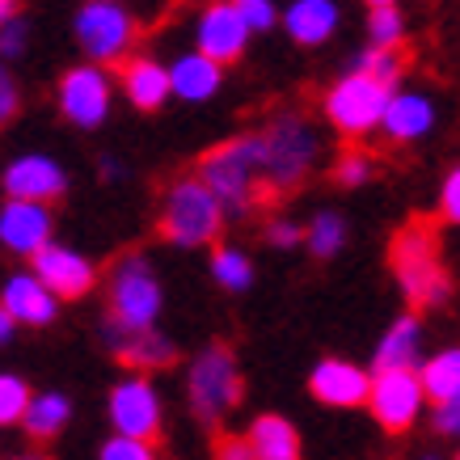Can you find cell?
Masks as SVG:
<instances>
[{
  "mask_svg": "<svg viewBox=\"0 0 460 460\" xmlns=\"http://www.w3.org/2000/svg\"><path fill=\"white\" fill-rule=\"evenodd\" d=\"M106 414H111L114 431H119V435H136V439H156V435H161V422H165L161 393L153 389V380H144V376L119 380V385L111 389Z\"/></svg>",
  "mask_w": 460,
  "mask_h": 460,
  "instance_id": "8fae6325",
  "label": "cell"
},
{
  "mask_svg": "<svg viewBox=\"0 0 460 460\" xmlns=\"http://www.w3.org/2000/svg\"><path fill=\"white\" fill-rule=\"evenodd\" d=\"M422 363V321L414 313L397 317L385 330V338L376 342V359L372 367L376 372H389V367H419Z\"/></svg>",
  "mask_w": 460,
  "mask_h": 460,
  "instance_id": "603a6c76",
  "label": "cell"
},
{
  "mask_svg": "<svg viewBox=\"0 0 460 460\" xmlns=\"http://www.w3.org/2000/svg\"><path fill=\"white\" fill-rule=\"evenodd\" d=\"M266 241H270L275 250H292V245H300V241H305V228H300L296 220H270Z\"/></svg>",
  "mask_w": 460,
  "mask_h": 460,
  "instance_id": "f35d334b",
  "label": "cell"
},
{
  "mask_svg": "<svg viewBox=\"0 0 460 460\" xmlns=\"http://www.w3.org/2000/svg\"><path fill=\"white\" fill-rule=\"evenodd\" d=\"M376 4H397V0H367V9H376Z\"/></svg>",
  "mask_w": 460,
  "mask_h": 460,
  "instance_id": "f6af8a7d",
  "label": "cell"
},
{
  "mask_svg": "<svg viewBox=\"0 0 460 460\" xmlns=\"http://www.w3.org/2000/svg\"><path fill=\"white\" fill-rule=\"evenodd\" d=\"M250 22L241 17L233 0H211L195 22V47L208 51L211 59H220V64H237L250 47Z\"/></svg>",
  "mask_w": 460,
  "mask_h": 460,
  "instance_id": "4fadbf2b",
  "label": "cell"
},
{
  "mask_svg": "<svg viewBox=\"0 0 460 460\" xmlns=\"http://www.w3.org/2000/svg\"><path fill=\"white\" fill-rule=\"evenodd\" d=\"M56 237V220L51 208L39 199H4L0 203V245L17 258H34L42 245H51Z\"/></svg>",
  "mask_w": 460,
  "mask_h": 460,
  "instance_id": "7c38bea8",
  "label": "cell"
},
{
  "mask_svg": "<svg viewBox=\"0 0 460 460\" xmlns=\"http://www.w3.org/2000/svg\"><path fill=\"white\" fill-rule=\"evenodd\" d=\"M431 422L444 439H460V393L456 397H447V402H435Z\"/></svg>",
  "mask_w": 460,
  "mask_h": 460,
  "instance_id": "d590c367",
  "label": "cell"
},
{
  "mask_svg": "<svg viewBox=\"0 0 460 460\" xmlns=\"http://www.w3.org/2000/svg\"><path fill=\"white\" fill-rule=\"evenodd\" d=\"M241 9V17L250 22L253 34H266V30L275 26V22H283V13L275 9V0H233Z\"/></svg>",
  "mask_w": 460,
  "mask_h": 460,
  "instance_id": "e575fe53",
  "label": "cell"
},
{
  "mask_svg": "<svg viewBox=\"0 0 460 460\" xmlns=\"http://www.w3.org/2000/svg\"><path fill=\"white\" fill-rule=\"evenodd\" d=\"M17 106H22V89H17L13 72L4 68V59H0V127L9 123V119H13Z\"/></svg>",
  "mask_w": 460,
  "mask_h": 460,
  "instance_id": "74e56055",
  "label": "cell"
},
{
  "mask_svg": "<svg viewBox=\"0 0 460 460\" xmlns=\"http://www.w3.org/2000/svg\"><path fill=\"white\" fill-rule=\"evenodd\" d=\"M372 376L376 372H363L350 359H321L308 372V393L330 410H355V405H367V397H372Z\"/></svg>",
  "mask_w": 460,
  "mask_h": 460,
  "instance_id": "5bb4252c",
  "label": "cell"
},
{
  "mask_svg": "<svg viewBox=\"0 0 460 460\" xmlns=\"http://www.w3.org/2000/svg\"><path fill=\"white\" fill-rule=\"evenodd\" d=\"M367 42H376V47H402L405 42V17L397 4H376L367 13Z\"/></svg>",
  "mask_w": 460,
  "mask_h": 460,
  "instance_id": "f546056e",
  "label": "cell"
},
{
  "mask_svg": "<svg viewBox=\"0 0 460 460\" xmlns=\"http://www.w3.org/2000/svg\"><path fill=\"white\" fill-rule=\"evenodd\" d=\"M305 245L313 258H334L347 245V220L338 211H317L305 228Z\"/></svg>",
  "mask_w": 460,
  "mask_h": 460,
  "instance_id": "83f0119b",
  "label": "cell"
},
{
  "mask_svg": "<svg viewBox=\"0 0 460 460\" xmlns=\"http://www.w3.org/2000/svg\"><path fill=\"white\" fill-rule=\"evenodd\" d=\"M266 140L262 136H233L199 161V178L220 195L228 216H245L253 208L258 181H266Z\"/></svg>",
  "mask_w": 460,
  "mask_h": 460,
  "instance_id": "7a4b0ae2",
  "label": "cell"
},
{
  "mask_svg": "<svg viewBox=\"0 0 460 460\" xmlns=\"http://www.w3.org/2000/svg\"><path fill=\"white\" fill-rule=\"evenodd\" d=\"M102 342H106V350L111 355H119L123 363H131V367H140V372H148V367H165L169 359H173V342H169L161 330H127V325H119V321H106L102 325Z\"/></svg>",
  "mask_w": 460,
  "mask_h": 460,
  "instance_id": "d6986e66",
  "label": "cell"
},
{
  "mask_svg": "<svg viewBox=\"0 0 460 460\" xmlns=\"http://www.w3.org/2000/svg\"><path fill=\"white\" fill-rule=\"evenodd\" d=\"M98 460H156L153 439H136V435H119L114 431L106 444H102Z\"/></svg>",
  "mask_w": 460,
  "mask_h": 460,
  "instance_id": "1f68e13d",
  "label": "cell"
},
{
  "mask_svg": "<svg viewBox=\"0 0 460 460\" xmlns=\"http://www.w3.org/2000/svg\"><path fill=\"white\" fill-rule=\"evenodd\" d=\"M68 190V173L56 156L47 153H22L4 165V195L13 199H39V203H56Z\"/></svg>",
  "mask_w": 460,
  "mask_h": 460,
  "instance_id": "2e32d148",
  "label": "cell"
},
{
  "mask_svg": "<svg viewBox=\"0 0 460 460\" xmlns=\"http://www.w3.org/2000/svg\"><path fill=\"white\" fill-rule=\"evenodd\" d=\"M72 34L84 59L93 64H123L127 51L136 47V13L119 0H84L72 17Z\"/></svg>",
  "mask_w": 460,
  "mask_h": 460,
  "instance_id": "52a82bcc",
  "label": "cell"
},
{
  "mask_svg": "<svg viewBox=\"0 0 460 460\" xmlns=\"http://www.w3.org/2000/svg\"><path fill=\"white\" fill-rule=\"evenodd\" d=\"M456 460H460V456H456Z\"/></svg>",
  "mask_w": 460,
  "mask_h": 460,
  "instance_id": "7dc6e473",
  "label": "cell"
},
{
  "mask_svg": "<svg viewBox=\"0 0 460 460\" xmlns=\"http://www.w3.org/2000/svg\"><path fill=\"white\" fill-rule=\"evenodd\" d=\"M427 402H431V397H427V385H422L419 367H389V372H376V376H372L367 410H372V419H376L385 431H393V435L410 431V427L422 419Z\"/></svg>",
  "mask_w": 460,
  "mask_h": 460,
  "instance_id": "30bf717a",
  "label": "cell"
},
{
  "mask_svg": "<svg viewBox=\"0 0 460 460\" xmlns=\"http://www.w3.org/2000/svg\"><path fill=\"white\" fill-rule=\"evenodd\" d=\"M169 81H173V98L199 106V102H211L220 93L224 64L195 47V51H186V56H178L169 64Z\"/></svg>",
  "mask_w": 460,
  "mask_h": 460,
  "instance_id": "ffe728a7",
  "label": "cell"
},
{
  "mask_svg": "<svg viewBox=\"0 0 460 460\" xmlns=\"http://www.w3.org/2000/svg\"><path fill=\"white\" fill-rule=\"evenodd\" d=\"M13 460H47L42 452H22V456H13Z\"/></svg>",
  "mask_w": 460,
  "mask_h": 460,
  "instance_id": "ee69618b",
  "label": "cell"
},
{
  "mask_svg": "<svg viewBox=\"0 0 460 460\" xmlns=\"http://www.w3.org/2000/svg\"><path fill=\"white\" fill-rule=\"evenodd\" d=\"M30 270H34V275H39V279L59 296V300H81V296L93 288V279H98L93 262H89L84 253L59 245V241L42 245V250L30 258Z\"/></svg>",
  "mask_w": 460,
  "mask_h": 460,
  "instance_id": "9a60e30c",
  "label": "cell"
},
{
  "mask_svg": "<svg viewBox=\"0 0 460 460\" xmlns=\"http://www.w3.org/2000/svg\"><path fill=\"white\" fill-rule=\"evenodd\" d=\"M0 305L9 308L17 317V325H26V330H42V325H51L59 317V296L34 270L9 275L4 288H0Z\"/></svg>",
  "mask_w": 460,
  "mask_h": 460,
  "instance_id": "ac0fdd59",
  "label": "cell"
},
{
  "mask_svg": "<svg viewBox=\"0 0 460 460\" xmlns=\"http://www.w3.org/2000/svg\"><path fill=\"white\" fill-rule=\"evenodd\" d=\"M68 419H72V402L64 393H34L26 405L22 427H26L30 439H56V435L68 427Z\"/></svg>",
  "mask_w": 460,
  "mask_h": 460,
  "instance_id": "d4e9b609",
  "label": "cell"
},
{
  "mask_svg": "<svg viewBox=\"0 0 460 460\" xmlns=\"http://www.w3.org/2000/svg\"><path fill=\"white\" fill-rule=\"evenodd\" d=\"M338 22H342L338 0H292V4L283 9V30H288V39L300 42V47L330 42Z\"/></svg>",
  "mask_w": 460,
  "mask_h": 460,
  "instance_id": "44dd1931",
  "label": "cell"
},
{
  "mask_svg": "<svg viewBox=\"0 0 460 460\" xmlns=\"http://www.w3.org/2000/svg\"><path fill=\"white\" fill-rule=\"evenodd\" d=\"M435 123H439V111H435L431 93H422V89H393L380 131L393 144H419L435 131Z\"/></svg>",
  "mask_w": 460,
  "mask_h": 460,
  "instance_id": "e0dca14e",
  "label": "cell"
},
{
  "mask_svg": "<svg viewBox=\"0 0 460 460\" xmlns=\"http://www.w3.org/2000/svg\"><path fill=\"white\" fill-rule=\"evenodd\" d=\"M266 140V186L270 190H296L308 178V169L317 165L321 136L305 114H279L275 123L262 131Z\"/></svg>",
  "mask_w": 460,
  "mask_h": 460,
  "instance_id": "8992f818",
  "label": "cell"
},
{
  "mask_svg": "<svg viewBox=\"0 0 460 460\" xmlns=\"http://www.w3.org/2000/svg\"><path fill=\"white\" fill-rule=\"evenodd\" d=\"M13 17H17V0H0V26L13 22Z\"/></svg>",
  "mask_w": 460,
  "mask_h": 460,
  "instance_id": "b9f144b4",
  "label": "cell"
},
{
  "mask_svg": "<svg viewBox=\"0 0 460 460\" xmlns=\"http://www.w3.org/2000/svg\"><path fill=\"white\" fill-rule=\"evenodd\" d=\"M393 275H397V288L414 308H435L452 296V279L444 270V258H439V241H435L431 224H405L402 233L393 237L389 250Z\"/></svg>",
  "mask_w": 460,
  "mask_h": 460,
  "instance_id": "6da1fadb",
  "label": "cell"
},
{
  "mask_svg": "<svg viewBox=\"0 0 460 460\" xmlns=\"http://www.w3.org/2000/svg\"><path fill=\"white\" fill-rule=\"evenodd\" d=\"M245 435L258 460H300V431L283 414H258Z\"/></svg>",
  "mask_w": 460,
  "mask_h": 460,
  "instance_id": "cb8c5ba5",
  "label": "cell"
},
{
  "mask_svg": "<svg viewBox=\"0 0 460 460\" xmlns=\"http://www.w3.org/2000/svg\"><path fill=\"white\" fill-rule=\"evenodd\" d=\"M13 334H17V317L0 305V347H9V342H13Z\"/></svg>",
  "mask_w": 460,
  "mask_h": 460,
  "instance_id": "60d3db41",
  "label": "cell"
},
{
  "mask_svg": "<svg viewBox=\"0 0 460 460\" xmlns=\"http://www.w3.org/2000/svg\"><path fill=\"white\" fill-rule=\"evenodd\" d=\"M56 102H59V114L72 127H84V131L102 127L111 119V102H114V84H111L106 64L84 59V64L68 68L56 84Z\"/></svg>",
  "mask_w": 460,
  "mask_h": 460,
  "instance_id": "9c48e42d",
  "label": "cell"
},
{
  "mask_svg": "<svg viewBox=\"0 0 460 460\" xmlns=\"http://www.w3.org/2000/svg\"><path fill=\"white\" fill-rule=\"evenodd\" d=\"M439 216H444L447 224H460V165L452 169L444 178V186H439Z\"/></svg>",
  "mask_w": 460,
  "mask_h": 460,
  "instance_id": "8d00e7d4",
  "label": "cell"
},
{
  "mask_svg": "<svg viewBox=\"0 0 460 460\" xmlns=\"http://www.w3.org/2000/svg\"><path fill=\"white\" fill-rule=\"evenodd\" d=\"M123 93L136 111H161L169 98H173V81H169V68L156 64L148 56L123 59Z\"/></svg>",
  "mask_w": 460,
  "mask_h": 460,
  "instance_id": "7402d4cb",
  "label": "cell"
},
{
  "mask_svg": "<svg viewBox=\"0 0 460 460\" xmlns=\"http://www.w3.org/2000/svg\"><path fill=\"white\" fill-rule=\"evenodd\" d=\"M389 98H393V84H385L380 76H372V72L350 68L347 76H338V81L325 89L321 111H325V119H330L334 131L359 140V136L380 131L385 111H389Z\"/></svg>",
  "mask_w": 460,
  "mask_h": 460,
  "instance_id": "277c9868",
  "label": "cell"
},
{
  "mask_svg": "<svg viewBox=\"0 0 460 460\" xmlns=\"http://www.w3.org/2000/svg\"><path fill=\"white\" fill-rule=\"evenodd\" d=\"M355 68L372 72V76H380L385 84L397 89V81H402V72H405V56H402V47H376V42H367V51L355 56Z\"/></svg>",
  "mask_w": 460,
  "mask_h": 460,
  "instance_id": "f1b7e54d",
  "label": "cell"
},
{
  "mask_svg": "<svg viewBox=\"0 0 460 460\" xmlns=\"http://www.w3.org/2000/svg\"><path fill=\"white\" fill-rule=\"evenodd\" d=\"M224 228V203L208 181L199 178H178L165 190V211H161V233L181 250H199L208 241L220 237Z\"/></svg>",
  "mask_w": 460,
  "mask_h": 460,
  "instance_id": "3957f363",
  "label": "cell"
},
{
  "mask_svg": "<svg viewBox=\"0 0 460 460\" xmlns=\"http://www.w3.org/2000/svg\"><path fill=\"white\" fill-rule=\"evenodd\" d=\"M30 385L13 372H0V427H17L26 419V405H30Z\"/></svg>",
  "mask_w": 460,
  "mask_h": 460,
  "instance_id": "4dcf8cb0",
  "label": "cell"
},
{
  "mask_svg": "<svg viewBox=\"0 0 460 460\" xmlns=\"http://www.w3.org/2000/svg\"><path fill=\"white\" fill-rule=\"evenodd\" d=\"M211 279L220 283L224 292H250V283H253L250 253H241L237 245H220V250L211 253Z\"/></svg>",
  "mask_w": 460,
  "mask_h": 460,
  "instance_id": "4316f807",
  "label": "cell"
},
{
  "mask_svg": "<svg viewBox=\"0 0 460 460\" xmlns=\"http://www.w3.org/2000/svg\"><path fill=\"white\" fill-rule=\"evenodd\" d=\"M422 460H444V456H435V452H427V456H422Z\"/></svg>",
  "mask_w": 460,
  "mask_h": 460,
  "instance_id": "bcb514c9",
  "label": "cell"
},
{
  "mask_svg": "<svg viewBox=\"0 0 460 460\" xmlns=\"http://www.w3.org/2000/svg\"><path fill=\"white\" fill-rule=\"evenodd\" d=\"M30 47V22L26 17H13V22H4L0 26V59L9 64V59H22Z\"/></svg>",
  "mask_w": 460,
  "mask_h": 460,
  "instance_id": "836d02e7",
  "label": "cell"
},
{
  "mask_svg": "<svg viewBox=\"0 0 460 460\" xmlns=\"http://www.w3.org/2000/svg\"><path fill=\"white\" fill-rule=\"evenodd\" d=\"M102 173H106V178H119V161H114V156H106V161H102Z\"/></svg>",
  "mask_w": 460,
  "mask_h": 460,
  "instance_id": "7bdbcfd3",
  "label": "cell"
},
{
  "mask_svg": "<svg viewBox=\"0 0 460 460\" xmlns=\"http://www.w3.org/2000/svg\"><path fill=\"white\" fill-rule=\"evenodd\" d=\"M419 376L427 385V397L431 402H447L460 393V347H447V350H435L431 359L419 363Z\"/></svg>",
  "mask_w": 460,
  "mask_h": 460,
  "instance_id": "484cf974",
  "label": "cell"
},
{
  "mask_svg": "<svg viewBox=\"0 0 460 460\" xmlns=\"http://www.w3.org/2000/svg\"><path fill=\"white\" fill-rule=\"evenodd\" d=\"M216 460H258L250 435H220L216 439Z\"/></svg>",
  "mask_w": 460,
  "mask_h": 460,
  "instance_id": "ab89813d",
  "label": "cell"
},
{
  "mask_svg": "<svg viewBox=\"0 0 460 460\" xmlns=\"http://www.w3.org/2000/svg\"><path fill=\"white\" fill-rule=\"evenodd\" d=\"M372 173H376V161L367 153H342L334 165V178L338 186H347V190H355V186H363V181H372Z\"/></svg>",
  "mask_w": 460,
  "mask_h": 460,
  "instance_id": "d6a6232c",
  "label": "cell"
},
{
  "mask_svg": "<svg viewBox=\"0 0 460 460\" xmlns=\"http://www.w3.org/2000/svg\"><path fill=\"white\" fill-rule=\"evenodd\" d=\"M186 397H190V410H195L199 422H224L233 410L241 405V367L237 355L228 347H203L190 359V372H186Z\"/></svg>",
  "mask_w": 460,
  "mask_h": 460,
  "instance_id": "5b68a950",
  "label": "cell"
},
{
  "mask_svg": "<svg viewBox=\"0 0 460 460\" xmlns=\"http://www.w3.org/2000/svg\"><path fill=\"white\" fill-rule=\"evenodd\" d=\"M165 308V288L156 279L153 262L144 253L119 258L111 275V317L127 330H153Z\"/></svg>",
  "mask_w": 460,
  "mask_h": 460,
  "instance_id": "ba28073f",
  "label": "cell"
}]
</instances>
